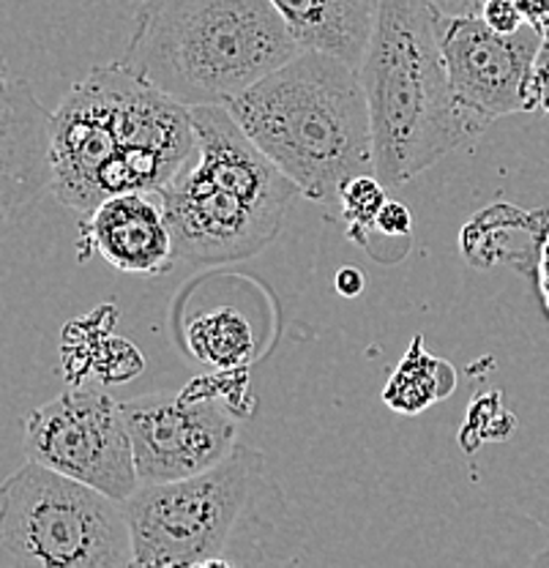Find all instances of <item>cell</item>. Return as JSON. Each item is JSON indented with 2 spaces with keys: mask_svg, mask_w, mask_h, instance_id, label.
<instances>
[{
  "mask_svg": "<svg viewBox=\"0 0 549 568\" xmlns=\"http://www.w3.org/2000/svg\"><path fill=\"white\" fill-rule=\"evenodd\" d=\"M192 106L164 97L121 63L93 67L55 110L50 192L91 213L123 192H159L192 159Z\"/></svg>",
  "mask_w": 549,
  "mask_h": 568,
  "instance_id": "6da1fadb",
  "label": "cell"
},
{
  "mask_svg": "<svg viewBox=\"0 0 549 568\" xmlns=\"http://www.w3.org/2000/svg\"><path fill=\"white\" fill-rule=\"evenodd\" d=\"M224 106L312 203L339 205L347 181L375 173L362 77L328 52L301 50Z\"/></svg>",
  "mask_w": 549,
  "mask_h": 568,
  "instance_id": "7a4b0ae2",
  "label": "cell"
},
{
  "mask_svg": "<svg viewBox=\"0 0 549 568\" xmlns=\"http://www.w3.org/2000/svg\"><path fill=\"white\" fill-rule=\"evenodd\" d=\"M298 52L271 0H138L118 63L175 102L216 106Z\"/></svg>",
  "mask_w": 549,
  "mask_h": 568,
  "instance_id": "3957f363",
  "label": "cell"
},
{
  "mask_svg": "<svg viewBox=\"0 0 549 568\" xmlns=\"http://www.w3.org/2000/svg\"><path fill=\"white\" fill-rule=\"evenodd\" d=\"M427 0H380L358 77L369 104L375 175L403 186L481 138L451 91Z\"/></svg>",
  "mask_w": 549,
  "mask_h": 568,
  "instance_id": "277c9868",
  "label": "cell"
},
{
  "mask_svg": "<svg viewBox=\"0 0 549 568\" xmlns=\"http://www.w3.org/2000/svg\"><path fill=\"white\" fill-rule=\"evenodd\" d=\"M192 159L159 189L175 260L224 265L255 257L279 235L301 189L265 156L224 104L192 106Z\"/></svg>",
  "mask_w": 549,
  "mask_h": 568,
  "instance_id": "5b68a950",
  "label": "cell"
},
{
  "mask_svg": "<svg viewBox=\"0 0 549 568\" xmlns=\"http://www.w3.org/2000/svg\"><path fill=\"white\" fill-rule=\"evenodd\" d=\"M126 506L28 459L0 489V568H126Z\"/></svg>",
  "mask_w": 549,
  "mask_h": 568,
  "instance_id": "8992f818",
  "label": "cell"
},
{
  "mask_svg": "<svg viewBox=\"0 0 549 568\" xmlns=\"http://www.w3.org/2000/svg\"><path fill=\"white\" fill-rule=\"evenodd\" d=\"M263 476V457L235 446L227 459L179 481L140 484L126 506L134 566H230L227 541Z\"/></svg>",
  "mask_w": 549,
  "mask_h": 568,
  "instance_id": "52a82bcc",
  "label": "cell"
},
{
  "mask_svg": "<svg viewBox=\"0 0 549 568\" xmlns=\"http://www.w3.org/2000/svg\"><path fill=\"white\" fill-rule=\"evenodd\" d=\"M28 459L126 503L140 489L123 405L102 388H72L31 410L22 424Z\"/></svg>",
  "mask_w": 549,
  "mask_h": 568,
  "instance_id": "ba28073f",
  "label": "cell"
},
{
  "mask_svg": "<svg viewBox=\"0 0 549 568\" xmlns=\"http://www.w3.org/2000/svg\"><path fill=\"white\" fill-rule=\"evenodd\" d=\"M451 91L459 106L481 129L504 115L533 112V69L539 58V28L525 22L500 33L481 17H435Z\"/></svg>",
  "mask_w": 549,
  "mask_h": 568,
  "instance_id": "9c48e42d",
  "label": "cell"
},
{
  "mask_svg": "<svg viewBox=\"0 0 549 568\" xmlns=\"http://www.w3.org/2000/svg\"><path fill=\"white\" fill-rule=\"evenodd\" d=\"M140 484L179 481L233 454L238 422L214 394L162 390L123 402Z\"/></svg>",
  "mask_w": 549,
  "mask_h": 568,
  "instance_id": "30bf717a",
  "label": "cell"
},
{
  "mask_svg": "<svg viewBox=\"0 0 549 568\" xmlns=\"http://www.w3.org/2000/svg\"><path fill=\"white\" fill-rule=\"evenodd\" d=\"M3 132H0V203L9 222L17 211H26L44 189H52L55 162V112H47L31 91V82L14 77L3 67Z\"/></svg>",
  "mask_w": 549,
  "mask_h": 568,
  "instance_id": "8fae6325",
  "label": "cell"
},
{
  "mask_svg": "<svg viewBox=\"0 0 549 568\" xmlns=\"http://www.w3.org/2000/svg\"><path fill=\"white\" fill-rule=\"evenodd\" d=\"M82 241L123 274L159 276L179 263L159 192H123L99 203L85 213Z\"/></svg>",
  "mask_w": 549,
  "mask_h": 568,
  "instance_id": "7c38bea8",
  "label": "cell"
},
{
  "mask_svg": "<svg viewBox=\"0 0 549 568\" xmlns=\"http://www.w3.org/2000/svg\"><path fill=\"white\" fill-rule=\"evenodd\" d=\"M301 50L328 52L362 67L380 0H271Z\"/></svg>",
  "mask_w": 549,
  "mask_h": 568,
  "instance_id": "4fadbf2b",
  "label": "cell"
},
{
  "mask_svg": "<svg viewBox=\"0 0 549 568\" xmlns=\"http://www.w3.org/2000/svg\"><path fill=\"white\" fill-rule=\"evenodd\" d=\"M454 386H457L454 366L429 355L424 351L421 336H416L403 364L388 377L383 399L392 410L403 413V416H416V413L427 410L433 402L446 399Z\"/></svg>",
  "mask_w": 549,
  "mask_h": 568,
  "instance_id": "5bb4252c",
  "label": "cell"
},
{
  "mask_svg": "<svg viewBox=\"0 0 549 568\" xmlns=\"http://www.w3.org/2000/svg\"><path fill=\"white\" fill-rule=\"evenodd\" d=\"M189 351L203 364L238 372L255 358V334L238 310H211L197 315L186 328Z\"/></svg>",
  "mask_w": 549,
  "mask_h": 568,
  "instance_id": "9a60e30c",
  "label": "cell"
},
{
  "mask_svg": "<svg viewBox=\"0 0 549 568\" xmlns=\"http://www.w3.org/2000/svg\"><path fill=\"white\" fill-rule=\"evenodd\" d=\"M386 203V183L375 173L358 175L345 183L339 194V211L342 219L347 222V235L353 239V244H364L366 233L375 227L377 213L383 211Z\"/></svg>",
  "mask_w": 549,
  "mask_h": 568,
  "instance_id": "2e32d148",
  "label": "cell"
},
{
  "mask_svg": "<svg viewBox=\"0 0 549 568\" xmlns=\"http://www.w3.org/2000/svg\"><path fill=\"white\" fill-rule=\"evenodd\" d=\"M481 20L500 33H514L528 22L517 0H484Z\"/></svg>",
  "mask_w": 549,
  "mask_h": 568,
  "instance_id": "e0dca14e",
  "label": "cell"
},
{
  "mask_svg": "<svg viewBox=\"0 0 549 568\" xmlns=\"http://www.w3.org/2000/svg\"><path fill=\"white\" fill-rule=\"evenodd\" d=\"M375 230L388 235V239H407L413 233V213L403 203H397V200H388L383 211L377 213Z\"/></svg>",
  "mask_w": 549,
  "mask_h": 568,
  "instance_id": "ac0fdd59",
  "label": "cell"
},
{
  "mask_svg": "<svg viewBox=\"0 0 549 568\" xmlns=\"http://www.w3.org/2000/svg\"><path fill=\"white\" fill-rule=\"evenodd\" d=\"M533 97H536V106H539V110L549 118V41L541 44L539 58H536Z\"/></svg>",
  "mask_w": 549,
  "mask_h": 568,
  "instance_id": "d6986e66",
  "label": "cell"
},
{
  "mask_svg": "<svg viewBox=\"0 0 549 568\" xmlns=\"http://www.w3.org/2000/svg\"><path fill=\"white\" fill-rule=\"evenodd\" d=\"M443 17H481L484 0H427Z\"/></svg>",
  "mask_w": 549,
  "mask_h": 568,
  "instance_id": "ffe728a7",
  "label": "cell"
},
{
  "mask_svg": "<svg viewBox=\"0 0 549 568\" xmlns=\"http://www.w3.org/2000/svg\"><path fill=\"white\" fill-rule=\"evenodd\" d=\"M334 284H336V290H339V295H345V298H356V295L364 290V276H362V271L347 265V268H342L339 274H336Z\"/></svg>",
  "mask_w": 549,
  "mask_h": 568,
  "instance_id": "44dd1931",
  "label": "cell"
},
{
  "mask_svg": "<svg viewBox=\"0 0 549 568\" xmlns=\"http://www.w3.org/2000/svg\"><path fill=\"white\" fill-rule=\"evenodd\" d=\"M517 3L530 26H536V22L545 20V17L549 14V0H517Z\"/></svg>",
  "mask_w": 549,
  "mask_h": 568,
  "instance_id": "7402d4cb",
  "label": "cell"
},
{
  "mask_svg": "<svg viewBox=\"0 0 549 568\" xmlns=\"http://www.w3.org/2000/svg\"><path fill=\"white\" fill-rule=\"evenodd\" d=\"M533 566H549V544L533 558Z\"/></svg>",
  "mask_w": 549,
  "mask_h": 568,
  "instance_id": "603a6c76",
  "label": "cell"
},
{
  "mask_svg": "<svg viewBox=\"0 0 549 568\" xmlns=\"http://www.w3.org/2000/svg\"><path fill=\"white\" fill-rule=\"evenodd\" d=\"M536 28H539L541 39H545V41H549V14L545 17V20H539V22H536Z\"/></svg>",
  "mask_w": 549,
  "mask_h": 568,
  "instance_id": "cb8c5ba5",
  "label": "cell"
}]
</instances>
